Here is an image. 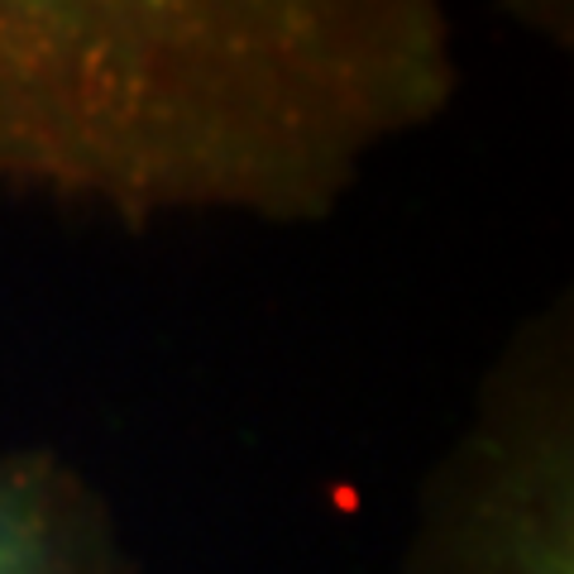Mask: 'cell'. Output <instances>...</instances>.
I'll return each mask as SVG.
<instances>
[{"label":"cell","instance_id":"cell-1","mask_svg":"<svg viewBox=\"0 0 574 574\" xmlns=\"http://www.w3.org/2000/svg\"><path fill=\"white\" fill-rule=\"evenodd\" d=\"M455 92L431 0H0V192L316 225Z\"/></svg>","mask_w":574,"mask_h":574},{"label":"cell","instance_id":"cell-2","mask_svg":"<svg viewBox=\"0 0 574 574\" xmlns=\"http://www.w3.org/2000/svg\"><path fill=\"white\" fill-rule=\"evenodd\" d=\"M398 574H574V307L508 330L417 489Z\"/></svg>","mask_w":574,"mask_h":574},{"label":"cell","instance_id":"cell-3","mask_svg":"<svg viewBox=\"0 0 574 574\" xmlns=\"http://www.w3.org/2000/svg\"><path fill=\"white\" fill-rule=\"evenodd\" d=\"M0 574H134L111 498L63 450H0Z\"/></svg>","mask_w":574,"mask_h":574}]
</instances>
